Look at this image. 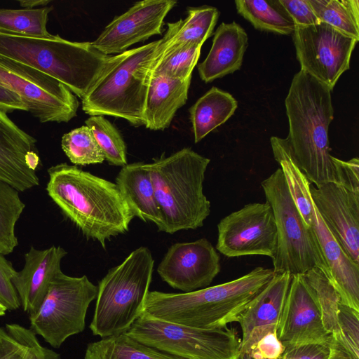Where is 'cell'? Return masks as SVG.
Listing matches in <instances>:
<instances>
[{
  "instance_id": "11",
  "label": "cell",
  "mask_w": 359,
  "mask_h": 359,
  "mask_svg": "<svg viewBox=\"0 0 359 359\" xmlns=\"http://www.w3.org/2000/svg\"><path fill=\"white\" fill-rule=\"evenodd\" d=\"M0 82L15 91L40 123H67L76 116L77 97L53 76L0 57Z\"/></svg>"
},
{
  "instance_id": "45",
  "label": "cell",
  "mask_w": 359,
  "mask_h": 359,
  "mask_svg": "<svg viewBox=\"0 0 359 359\" xmlns=\"http://www.w3.org/2000/svg\"><path fill=\"white\" fill-rule=\"evenodd\" d=\"M26 163L28 167L35 171L39 163V157L35 151H29L25 156Z\"/></svg>"
},
{
  "instance_id": "38",
  "label": "cell",
  "mask_w": 359,
  "mask_h": 359,
  "mask_svg": "<svg viewBox=\"0 0 359 359\" xmlns=\"http://www.w3.org/2000/svg\"><path fill=\"white\" fill-rule=\"evenodd\" d=\"M61 147L69 161L75 165L102 163L105 160L91 130L86 126L64 134Z\"/></svg>"
},
{
  "instance_id": "34",
  "label": "cell",
  "mask_w": 359,
  "mask_h": 359,
  "mask_svg": "<svg viewBox=\"0 0 359 359\" xmlns=\"http://www.w3.org/2000/svg\"><path fill=\"white\" fill-rule=\"evenodd\" d=\"M53 6L39 8H0V32L48 37L51 35L46 27L48 14Z\"/></svg>"
},
{
  "instance_id": "44",
  "label": "cell",
  "mask_w": 359,
  "mask_h": 359,
  "mask_svg": "<svg viewBox=\"0 0 359 359\" xmlns=\"http://www.w3.org/2000/svg\"><path fill=\"white\" fill-rule=\"evenodd\" d=\"M0 109L6 114L16 110L28 111L21 97L15 91L4 86H0Z\"/></svg>"
},
{
  "instance_id": "39",
  "label": "cell",
  "mask_w": 359,
  "mask_h": 359,
  "mask_svg": "<svg viewBox=\"0 0 359 359\" xmlns=\"http://www.w3.org/2000/svg\"><path fill=\"white\" fill-rule=\"evenodd\" d=\"M16 271L11 262L0 253V302L7 310H15L20 306V301L11 278Z\"/></svg>"
},
{
  "instance_id": "8",
  "label": "cell",
  "mask_w": 359,
  "mask_h": 359,
  "mask_svg": "<svg viewBox=\"0 0 359 359\" xmlns=\"http://www.w3.org/2000/svg\"><path fill=\"white\" fill-rule=\"evenodd\" d=\"M272 208L277 231L273 261L275 273L303 275L318 268L328 277V268L312 228L302 217L290 194L280 168L261 182Z\"/></svg>"
},
{
  "instance_id": "30",
  "label": "cell",
  "mask_w": 359,
  "mask_h": 359,
  "mask_svg": "<svg viewBox=\"0 0 359 359\" xmlns=\"http://www.w3.org/2000/svg\"><path fill=\"white\" fill-rule=\"evenodd\" d=\"M0 359H60L55 351L42 346L35 334L18 324L0 327Z\"/></svg>"
},
{
  "instance_id": "28",
  "label": "cell",
  "mask_w": 359,
  "mask_h": 359,
  "mask_svg": "<svg viewBox=\"0 0 359 359\" xmlns=\"http://www.w3.org/2000/svg\"><path fill=\"white\" fill-rule=\"evenodd\" d=\"M84 359H184L137 341L123 332L88 344Z\"/></svg>"
},
{
  "instance_id": "48",
  "label": "cell",
  "mask_w": 359,
  "mask_h": 359,
  "mask_svg": "<svg viewBox=\"0 0 359 359\" xmlns=\"http://www.w3.org/2000/svg\"><path fill=\"white\" fill-rule=\"evenodd\" d=\"M0 86H4V84H2L1 82H0Z\"/></svg>"
},
{
  "instance_id": "22",
  "label": "cell",
  "mask_w": 359,
  "mask_h": 359,
  "mask_svg": "<svg viewBox=\"0 0 359 359\" xmlns=\"http://www.w3.org/2000/svg\"><path fill=\"white\" fill-rule=\"evenodd\" d=\"M248 46V34L240 25L234 21L221 23L209 53L198 66L201 79L210 83L240 69Z\"/></svg>"
},
{
  "instance_id": "32",
  "label": "cell",
  "mask_w": 359,
  "mask_h": 359,
  "mask_svg": "<svg viewBox=\"0 0 359 359\" xmlns=\"http://www.w3.org/2000/svg\"><path fill=\"white\" fill-rule=\"evenodd\" d=\"M219 15V11L214 6L203 5L188 7L186 18L181 19L177 32L168 45L170 46L186 44L203 46V43L212 35Z\"/></svg>"
},
{
  "instance_id": "40",
  "label": "cell",
  "mask_w": 359,
  "mask_h": 359,
  "mask_svg": "<svg viewBox=\"0 0 359 359\" xmlns=\"http://www.w3.org/2000/svg\"><path fill=\"white\" fill-rule=\"evenodd\" d=\"M296 27L317 25L320 20L315 14L309 0H278Z\"/></svg>"
},
{
  "instance_id": "43",
  "label": "cell",
  "mask_w": 359,
  "mask_h": 359,
  "mask_svg": "<svg viewBox=\"0 0 359 359\" xmlns=\"http://www.w3.org/2000/svg\"><path fill=\"white\" fill-rule=\"evenodd\" d=\"M328 345L307 344L285 348L280 359H328Z\"/></svg>"
},
{
  "instance_id": "17",
  "label": "cell",
  "mask_w": 359,
  "mask_h": 359,
  "mask_svg": "<svg viewBox=\"0 0 359 359\" xmlns=\"http://www.w3.org/2000/svg\"><path fill=\"white\" fill-rule=\"evenodd\" d=\"M315 208L337 241L359 264V191L334 182L310 187Z\"/></svg>"
},
{
  "instance_id": "4",
  "label": "cell",
  "mask_w": 359,
  "mask_h": 359,
  "mask_svg": "<svg viewBox=\"0 0 359 359\" xmlns=\"http://www.w3.org/2000/svg\"><path fill=\"white\" fill-rule=\"evenodd\" d=\"M112 55L93 86L81 99L90 116H111L134 126H144L147 90L154 62L169 36Z\"/></svg>"
},
{
  "instance_id": "14",
  "label": "cell",
  "mask_w": 359,
  "mask_h": 359,
  "mask_svg": "<svg viewBox=\"0 0 359 359\" xmlns=\"http://www.w3.org/2000/svg\"><path fill=\"white\" fill-rule=\"evenodd\" d=\"M177 4L174 0L137 1L123 14L115 16L91 43L104 55L121 54L132 45L161 35L164 19Z\"/></svg>"
},
{
  "instance_id": "20",
  "label": "cell",
  "mask_w": 359,
  "mask_h": 359,
  "mask_svg": "<svg viewBox=\"0 0 359 359\" xmlns=\"http://www.w3.org/2000/svg\"><path fill=\"white\" fill-rule=\"evenodd\" d=\"M36 139L15 123L0 109V178L18 191L39 184L36 172L26 163L29 151H36Z\"/></svg>"
},
{
  "instance_id": "29",
  "label": "cell",
  "mask_w": 359,
  "mask_h": 359,
  "mask_svg": "<svg viewBox=\"0 0 359 359\" xmlns=\"http://www.w3.org/2000/svg\"><path fill=\"white\" fill-rule=\"evenodd\" d=\"M238 14L260 31L292 35L295 25L278 0H236Z\"/></svg>"
},
{
  "instance_id": "35",
  "label": "cell",
  "mask_w": 359,
  "mask_h": 359,
  "mask_svg": "<svg viewBox=\"0 0 359 359\" xmlns=\"http://www.w3.org/2000/svg\"><path fill=\"white\" fill-rule=\"evenodd\" d=\"M339 332L330 334L328 359H359V311L340 304Z\"/></svg>"
},
{
  "instance_id": "26",
  "label": "cell",
  "mask_w": 359,
  "mask_h": 359,
  "mask_svg": "<svg viewBox=\"0 0 359 359\" xmlns=\"http://www.w3.org/2000/svg\"><path fill=\"white\" fill-rule=\"evenodd\" d=\"M270 142L274 159L280 165L290 194L304 221L312 228L314 204L310 191L311 182L296 164L285 138L273 136Z\"/></svg>"
},
{
  "instance_id": "46",
  "label": "cell",
  "mask_w": 359,
  "mask_h": 359,
  "mask_svg": "<svg viewBox=\"0 0 359 359\" xmlns=\"http://www.w3.org/2000/svg\"><path fill=\"white\" fill-rule=\"evenodd\" d=\"M20 6L27 9H32L37 6H46L50 3L48 0H21L18 1Z\"/></svg>"
},
{
  "instance_id": "2",
  "label": "cell",
  "mask_w": 359,
  "mask_h": 359,
  "mask_svg": "<svg viewBox=\"0 0 359 359\" xmlns=\"http://www.w3.org/2000/svg\"><path fill=\"white\" fill-rule=\"evenodd\" d=\"M331 93L327 86L299 70L285 100L289 123L285 139L296 164L316 187L337 184L328 139L334 118Z\"/></svg>"
},
{
  "instance_id": "19",
  "label": "cell",
  "mask_w": 359,
  "mask_h": 359,
  "mask_svg": "<svg viewBox=\"0 0 359 359\" xmlns=\"http://www.w3.org/2000/svg\"><path fill=\"white\" fill-rule=\"evenodd\" d=\"M67 252L60 246L38 250L31 246L25 254V265L11 278L23 310L34 315L42 304L50 285L61 271L60 264Z\"/></svg>"
},
{
  "instance_id": "6",
  "label": "cell",
  "mask_w": 359,
  "mask_h": 359,
  "mask_svg": "<svg viewBox=\"0 0 359 359\" xmlns=\"http://www.w3.org/2000/svg\"><path fill=\"white\" fill-rule=\"evenodd\" d=\"M210 162L185 147L146 163L163 216V231L173 234L203 226L210 213V202L203 193Z\"/></svg>"
},
{
  "instance_id": "12",
  "label": "cell",
  "mask_w": 359,
  "mask_h": 359,
  "mask_svg": "<svg viewBox=\"0 0 359 359\" xmlns=\"http://www.w3.org/2000/svg\"><path fill=\"white\" fill-rule=\"evenodd\" d=\"M292 35L300 70L332 91L340 76L349 69L358 41L323 22L296 27Z\"/></svg>"
},
{
  "instance_id": "15",
  "label": "cell",
  "mask_w": 359,
  "mask_h": 359,
  "mask_svg": "<svg viewBox=\"0 0 359 359\" xmlns=\"http://www.w3.org/2000/svg\"><path fill=\"white\" fill-rule=\"evenodd\" d=\"M220 257L206 238L172 245L157 268L174 289L189 292L209 287L220 271Z\"/></svg>"
},
{
  "instance_id": "1",
  "label": "cell",
  "mask_w": 359,
  "mask_h": 359,
  "mask_svg": "<svg viewBox=\"0 0 359 359\" xmlns=\"http://www.w3.org/2000/svg\"><path fill=\"white\" fill-rule=\"evenodd\" d=\"M50 198L88 238L106 241L125 233L135 215L116 183L62 163L48 169Z\"/></svg>"
},
{
  "instance_id": "24",
  "label": "cell",
  "mask_w": 359,
  "mask_h": 359,
  "mask_svg": "<svg viewBox=\"0 0 359 359\" xmlns=\"http://www.w3.org/2000/svg\"><path fill=\"white\" fill-rule=\"evenodd\" d=\"M116 184L135 217L155 224L158 230L163 231V216L146 163H128L122 167Z\"/></svg>"
},
{
  "instance_id": "27",
  "label": "cell",
  "mask_w": 359,
  "mask_h": 359,
  "mask_svg": "<svg viewBox=\"0 0 359 359\" xmlns=\"http://www.w3.org/2000/svg\"><path fill=\"white\" fill-rule=\"evenodd\" d=\"M180 22V20L168 23L170 34L154 62L151 73L180 80L191 79V74L198 61L202 46L186 44L170 46L168 45L177 32Z\"/></svg>"
},
{
  "instance_id": "47",
  "label": "cell",
  "mask_w": 359,
  "mask_h": 359,
  "mask_svg": "<svg viewBox=\"0 0 359 359\" xmlns=\"http://www.w3.org/2000/svg\"><path fill=\"white\" fill-rule=\"evenodd\" d=\"M6 310V307L0 302V316H4Z\"/></svg>"
},
{
  "instance_id": "9",
  "label": "cell",
  "mask_w": 359,
  "mask_h": 359,
  "mask_svg": "<svg viewBox=\"0 0 359 359\" xmlns=\"http://www.w3.org/2000/svg\"><path fill=\"white\" fill-rule=\"evenodd\" d=\"M125 332L142 344L184 359H239L241 339L233 327L196 328L144 312Z\"/></svg>"
},
{
  "instance_id": "3",
  "label": "cell",
  "mask_w": 359,
  "mask_h": 359,
  "mask_svg": "<svg viewBox=\"0 0 359 359\" xmlns=\"http://www.w3.org/2000/svg\"><path fill=\"white\" fill-rule=\"evenodd\" d=\"M274 273L272 269L257 266L233 280L189 292L149 291L144 312L153 318L189 327L224 328L237 322Z\"/></svg>"
},
{
  "instance_id": "23",
  "label": "cell",
  "mask_w": 359,
  "mask_h": 359,
  "mask_svg": "<svg viewBox=\"0 0 359 359\" xmlns=\"http://www.w3.org/2000/svg\"><path fill=\"white\" fill-rule=\"evenodd\" d=\"M191 79H175L151 74L144 108V126L152 130L169 127L188 98Z\"/></svg>"
},
{
  "instance_id": "13",
  "label": "cell",
  "mask_w": 359,
  "mask_h": 359,
  "mask_svg": "<svg viewBox=\"0 0 359 359\" xmlns=\"http://www.w3.org/2000/svg\"><path fill=\"white\" fill-rule=\"evenodd\" d=\"M277 247L274 215L268 203H251L217 224L216 249L227 257L263 255L272 259Z\"/></svg>"
},
{
  "instance_id": "33",
  "label": "cell",
  "mask_w": 359,
  "mask_h": 359,
  "mask_svg": "<svg viewBox=\"0 0 359 359\" xmlns=\"http://www.w3.org/2000/svg\"><path fill=\"white\" fill-rule=\"evenodd\" d=\"M320 311L323 326L330 334L339 332L338 323L341 299L325 273L314 268L302 275Z\"/></svg>"
},
{
  "instance_id": "18",
  "label": "cell",
  "mask_w": 359,
  "mask_h": 359,
  "mask_svg": "<svg viewBox=\"0 0 359 359\" xmlns=\"http://www.w3.org/2000/svg\"><path fill=\"white\" fill-rule=\"evenodd\" d=\"M289 273H274L239 316L242 330L239 359H250L251 346L269 332H276L291 282Z\"/></svg>"
},
{
  "instance_id": "41",
  "label": "cell",
  "mask_w": 359,
  "mask_h": 359,
  "mask_svg": "<svg viewBox=\"0 0 359 359\" xmlns=\"http://www.w3.org/2000/svg\"><path fill=\"white\" fill-rule=\"evenodd\" d=\"M285 347L277 337L276 332H269L250 348V359H280Z\"/></svg>"
},
{
  "instance_id": "31",
  "label": "cell",
  "mask_w": 359,
  "mask_h": 359,
  "mask_svg": "<svg viewBox=\"0 0 359 359\" xmlns=\"http://www.w3.org/2000/svg\"><path fill=\"white\" fill-rule=\"evenodd\" d=\"M309 2L320 22L327 24L358 41V0H309Z\"/></svg>"
},
{
  "instance_id": "37",
  "label": "cell",
  "mask_w": 359,
  "mask_h": 359,
  "mask_svg": "<svg viewBox=\"0 0 359 359\" xmlns=\"http://www.w3.org/2000/svg\"><path fill=\"white\" fill-rule=\"evenodd\" d=\"M91 130L104 158L112 165L121 168L128 164L127 147L118 129L104 116H90L85 121Z\"/></svg>"
},
{
  "instance_id": "21",
  "label": "cell",
  "mask_w": 359,
  "mask_h": 359,
  "mask_svg": "<svg viewBox=\"0 0 359 359\" xmlns=\"http://www.w3.org/2000/svg\"><path fill=\"white\" fill-rule=\"evenodd\" d=\"M312 229L328 268L327 279L341 302L359 311V264L344 252L314 205Z\"/></svg>"
},
{
  "instance_id": "25",
  "label": "cell",
  "mask_w": 359,
  "mask_h": 359,
  "mask_svg": "<svg viewBox=\"0 0 359 359\" xmlns=\"http://www.w3.org/2000/svg\"><path fill=\"white\" fill-rule=\"evenodd\" d=\"M238 102L231 94L212 87L190 107L195 143L224 123L236 111Z\"/></svg>"
},
{
  "instance_id": "10",
  "label": "cell",
  "mask_w": 359,
  "mask_h": 359,
  "mask_svg": "<svg viewBox=\"0 0 359 359\" xmlns=\"http://www.w3.org/2000/svg\"><path fill=\"white\" fill-rule=\"evenodd\" d=\"M97 294V287L86 276L72 277L61 271L37 312L29 316L30 330L59 348L68 337L83 331L88 308Z\"/></svg>"
},
{
  "instance_id": "5",
  "label": "cell",
  "mask_w": 359,
  "mask_h": 359,
  "mask_svg": "<svg viewBox=\"0 0 359 359\" xmlns=\"http://www.w3.org/2000/svg\"><path fill=\"white\" fill-rule=\"evenodd\" d=\"M111 57L97 50L91 42L71 41L57 34L36 37L0 32V57L48 74L81 99Z\"/></svg>"
},
{
  "instance_id": "16",
  "label": "cell",
  "mask_w": 359,
  "mask_h": 359,
  "mask_svg": "<svg viewBox=\"0 0 359 359\" xmlns=\"http://www.w3.org/2000/svg\"><path fill=\"white\" fill-rule=\"evenodd\" d=\"M285 348L307 344L328 345L320 311L302 275L292 276L276 330Z\"/></svg>"
},
{
  "instance_id": "42",
  "label": "cell",
  "mask_w": 359,
  "mask_h": 359,
  "mask_svg": "<svg viewBox=\"0 0 359 359\" xmlns=\"http://www.w3.org/2000/svg\"><path fill=\"white\" fill-rule=\"evenodd\" d=\"M332 161L335 166L337 184L351 190L359 191L358 158L342 161L333 156Z\"/></svg>"
},
{
  "instance_id": "7",
  "label": "cell",
  "mask_w": 359,
  "mask_h": 359,
  "mask_svg": "<svg viewBox=\"0 0 359 359\" xmlns=\"http://www.w3.org/2000/svg\"><path fill=\"white\" fill-rule=\"evenodd\" d=\"M154 266L151 251L141 246L109 270L97 287L90 324L94 335L105 338L125 332L144 313Z\"/></svg>"
},
{
  "instance_id": "36",
  "label": "cell",
  "mask_w": 359,
  "mask_h": 359,
  "mask_svg": "<svg viewBox=\"0 0 359 359\" xmlns=\"http://www.w3.org/2000/svg\"><path fill=\"white\" fill-rule=\"evenodd\" d=\"M18 192L0 178V253L4 255L18 245L15 225L25 208Z\"/></svg>"
}]
</instances>
